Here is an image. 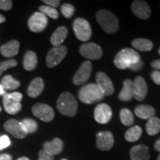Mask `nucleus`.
<instances>
[{
  "label": "nucleus",
  "instance_id": "obj_42",
  "mask_svg": "<svg viewBox=\"0 0 160 160\" xmlns=\"http://www.w3.org/2000/svg\"><path fill=\"white\" fill-rule=\"evenodd\" d=\"M151 67L153 68H154L157 71H160V59H157L153 61L151 64Z\"/></svg>",
  "mask_w": 160,
  "mask_h": 160
},
{
  "label": "nucleus",
  "instance_id": "obj_22",
  "mask_svg": "<svg viewBox=\"0 0 160 160\" xmlns=\"http://www.w3.org/2000/svg\"><path fill=\"white\" fill-rule=\"evenodd\" d=\"M68 33V31L67 28H65V26L59 27L51 35V43L53 45V47L62 45L67 37Z\"/></svg>",
  "mask_w": 160,
  "mask_h": 160
},
{
  "label": "nucleus",
  "instance_id": "obj_4",
  "mask_svg": "<svg viewBox=\"0 0 160 160\" xmlns=\"http://www.w3.org/2000/svg\"><path fill=\"white\" fill-rule=\"evenodd\" d=\"M140 59L139 53L131 48H124L121 50L116 56L114 65L120 70L129 68V67L137 62Z\"/></svg>",
  "mask_w": 160,
  "mask_h": 160
},
{
  "label": "nucleus",
  "instance_id": "obj_14",
  "mask_svg": "<svg viewBox=\"0 0 160 160\" xmlns=\"http://www.w3.org/2000/svg\"><path fill=\"white\" fill-rule=\"evenodd\" d=\"M112 117V110L108 105L102 103L94 110V119L99 124H107Z\"/></svg>",
  "mask_w": 160,
  "mask_h": 160
},
{
  "label": "nucleus",
  "instance_id": "obj_45",
  "mask_svg": "<svg viewBox=\"0 0 160 160\" xmlns=\"http://www.w3.org/2000/svg\"><path fill=\"white\" fill-rule=\"evenodd\" d=\"M5 21H6L5 17H4V16L2 15V14H0V24H1V23H3V22H5Z\"/></svg>",
  "mask_w": 160,
  "mask_h": 160
},
{
  "label": "nucleus",
  "instance_id": "obj_43",
  "mask_svg": "<svg viewBox=\"0 0 160 160\" xmlns=\"http://www.w3.org/2000/svg\"><path fill=\"white\" fill-rule=\"evenodd\" d=\"M13 157L8 153H2L0 154V160H12Z\"/></svg>",
  "mask_w": 160,
  "mask_h": 160
},
{
  "label": "nucleus",
  "instance_id": "obj_24",
  "mask_svg": "<svg viewBox=\"0 0 160 160\" xmlns=\"http://www.w3.org/2000/svg\"><path fill=\"white\" fill-rule=\"evenodd\" d=\"M136 116L142 119H149L154 117L156 111L153 107L148 105H141L137 106L134 110Z\"/></svg>",
  "mask_w": 160,
  "mask_h": 160
},
{
  "label": "nucleus",
  "instance_id": "obj_48",
  "mask_svg": "<svg viewBox=\"0 0 160 160\" xmlns=\"http://www.w3.org/2000/svg\"><path fill=\"white\" fill-rule=\"evenodd\" d=\"M157 160H160V154L158 156V157H157Z\"/></svg>",
  "mask_w": 160,
  "mask_h": 160
},
{
  "label": "nucleus",
  "instance_id": "obj_25",
  "mask_svg": "<svg viewBox=\"0 0 160 160\" xmlns=\"http://www.w3.org/2000/svg\"><path fill=\"white\" fill-rule=\"evenodd\" d=\"M38 64L37 56L32 51H28L25 53L23 60L24 68L26 71H31L36 68Z\"/></svg>",
  "mask_w": 160,
  "mask_h": 160
},
{
  "label": "nucleus",
  "instance_id": "obj_41",
  "mask_svg": "<svg viewBox=\"0 0 160 160\" xmlns=\"http://www.w3.org/2000/svg\"><path fill=\"white\" fill-rule=\"evenodd\" d=\"M43 2L47 4L48 6L51 8H57L59 5L60 1L59 0H43Z\"/></svg>",
  "mask_w": 160,
  "mask_h": 160
},
{
  "label": "nucleus",
  "instance_id": "obj_10",
  "mask_svg": "<svg viewBox=\"0 0 160 160\" xmlns=\"http://www.w3.org/2000/svg\"><path fill=\"white\" fill-rule=\"evenodd\" d=\"M92 72V64L90 61H85L78 69L73 78V82L76 85H81L89 79Z\"/></svg>",
  "mask_w": 160,
  "mask_h": 160
},
{
  "label": "nucleus",
  "instance_id": "obj_39",
  "mask_svg": "<svg viewBox=\"0 0 160 160\" xmlns=\"http://www.w3.org/2000/svg\"><path fill=\"white\" fill-rule=\"evenodd\" d=\"M143 67H144V62L142 61V59H140L139 61L137 62H136L133 64V65L130 66L129 69L133 71H138L142 69Z\"/></svg>",
  "mask_w": 160,
  "mask_h": 160
},
{
  "label": "nucleus",
  "instance_id": "obj_31",
  "mask_svg": "<svg viewBox=\"0 0 160 160\" xmlns=\"http://www.w3.org/2000/svg\"><path fill=\"white\" fill-rule=\"evenodd\" d=\"M22 124L24 129L27 132V133H33L37 131L38 124L35 120L32 119H25L21 122Z\"/></svg>",
  "mask_w": 160,
  "mask_h": 160
},
{
  "label": "nucleus",
  "instance_id": "obj_6",
  "mask_svg": "<svg viewBox=\"0 0 160 160\" xmlns=\"http://www.w3.org/2000/svg\"><path fill=\"white\" fill-rule=\"evenodd\" d=\"M67 53L68 49L65 45L52 48L46 57V65L50 68L56 67L65 59Z\"/></svg>",
  "mask_w": 160,
  "mask_h": 160
},
{
  "label": "nucleus",
  "instance_id": "obj_9",
  "mask_svg": "<svg viewBox=\"0 0 160 160\" xmlns=\"http://www.w3.org/2000/svg\"><path fill=\"white\" fill-rule=\"evenodd\" d=\"M79 53L82 57L91 60L99 59L102 57V50L97 44L93 42L84 44L80 47Z\"/></svg>",
  "mask_w": 160,
  "mask_h": 160
},
{
  "label": "nucleus",
  "instance_id": "obj_33",
  "mask_svg": "<svg viewBox=\"0 0 160 160\" xmlns=\"http://www.w3.org/2000/svg\"><path fill=\"white\" fill-rule=\"evenodd\" d=\"M75 11V8L71 4L65 3L63 4L61 7V12L62 15L67 19H70Z\"/></svg>",
  "mask_w": 160,
  "mask_h": 160
},
{
  "label": "nucleus",
  "instance_id": "obj_3",
  "mask_svg": "<svg viewBox=\"0 0 160 160\" xmlns=\"http://www.w3.org/2000/svg\"><path fill=\"white\" fill-rule=\"evenodd\" d=\"M78 97L82 102L90 105L101 101L105 98V95L97 84L90 83L79 89Z\"/></svg>",
  "mask_w": 160,
  "mask_h": 160
},
{
  "label": "nucleus",
  "instance_id": "obj_32",
  "mask_svg": "<svg viewBox=\"0 0 160 160\" xmlns=\"http://www.w3.org/2000/svg\"><path fill=\"white\" fill-rule=\"evenodd\" d=\"M39 11L47 17H49L53 19H57L59 18V12L54 8L49 7L48 5H42L39 7Z\"/></svg>",
  "mask_w": 160,
  "mask_h": 160
},
{
  "label": "nucleus",
  "instance_id": "obj_37",
  "mask_svg": "<svg viewBox=\"0 0 160 160\" xmlns=\"http://www.w3.org/2000/svg\"><path fill=\"white\" fill-rule=\"evenodd\" d=\"M13 6V2L11 0H0V9L3 11H9Z\"/></svg>",
  "mask_w": 160,
  "mask_h": 160
},
{
  "label": "nucleus",
  "instance_id": "obj_29",
  "mask_svg": "<svg viewBox=\"0 0 160 160\" xmlns=\"http://www.w3.org/2000/svg\"><path fill=\"white\" fill-rule=\"evenodd\" d=\"M0 85L2 86L4 90L12 91V90L17 89L20 86V82L18 80L15 79L12 76L7 75L2 79Z\"/></svg>",
  "mask_w": 160,
  "mask_h": 160
},
{
  "label": "nucleus",
  "instance_id": "obj_36",
  "mask_svg": "<svg viewBox=\"0 0 160 160\" xmlns=\"http://www.w3.org/2000/svg\"><path fill=\"white\" fill-rule=\"evenodd\" d=\"M38 160H54V156L50 154L42 149L39 152Z\"/></svg>",
  "mask_w": 160,
  "mask_h": 160
},
{
  "label": "nucleus",
  "instance_id": "obj_51",
  "mask_svg": "<svg viewBox=\"0 0 160 160\" xmlns=\"http://www.w3.org/2000/svg\"><path fill=\"white\" fill-rule=\"evenodd\" d=\"M62 160H68V159H62Z\"/></svg>",
  "mask_w": 160,
  "mask_h": 160
},
{
  "label": "nucleus",
  "instance_id": "obj_26",
  "mask_svg": "<svg viewBox=\"0 0 160 160\" xmlns=\"http://www.w3.org/2000/svg\"><path fill=\"white\" fill-rule=\"evenodd\" d=\"M132 46L138 51L148 52L151 51L153 44L151 40L146 39H135L132 41Z\"/></svg>",
  "mask_w": 160,
  "mask_h": 160
},
{
  "label": "nucleus",
  "instance_id": "obj_18",
  "mask_svg": "<svg viewBox=\"0 0 160 160\" xmlns=\"http://www.w3.org/2000/svg\"><path fill=\"white\" fill-rule=\"evenodd\" d=\"M64 148L62 140L59 138H55L52 141L46 142L43 144V150L50 154L55 156L62 153Z\"/></svg>",
  "mask_w": 160,
  "mask_h": 160
},
{
  "label": "nucleus",
  "instance_id": "obj_8",
  "mask_svg": "<svg viewBox=\"0 0 160 160\" xmlns=\"http://www.w3.org/2000/svg\"><path fill=\"white\" fill-rule=\"evenodd\" d=\"M48 23V19L44 13L36 12L28 19V28L32 32L39 33L46 28Z\"/></svg>",
  "mask_w": 160,
  "mask_h": 160
},
{
  "label": "nucleus",
  "instance_id": "obj_17",
  "mask_svg": "<svg viewBox=\"0 0 160 160\" xmlns=\"http://www.w3.org/2000/svg\"><path fill=\"white\" fill-rule=\"evenodd\" d=\"M130 158L131 160H150L148 148L144 145H136L130 151Z\"/></svg>",
  "mask_w": 160,
  "mask_h": 160
},
{
  "label": "nucleus",
  "instance_id": "obj_15",
  "mask_svg": "<svg viewBox=\"0 0 160 160\" xmlns=\"http://www.w3.org/2000/svg\"><path fill=\"white\" fill-rule=\"evenodd\" d=\"M133 82V98L138 101H143L148 93V85L145 80L142 77H137Z\"/></svg>",
  "mask_w": 160,
  "mask_h": 160
},
{
  "label": "nucleus",
  "instance_id": "obj_12",
  "mask_svg": "<svg viewBox=\"0 0 160 160\" xmlns=\"http://www.w3.org/2000/svg\"><path fill=\"white\" fill-rule=\"evenodd\" d=\"M114 144V139L111 132L99 131L97 133L96 145L98 149L107 151L112 148Z\"/></svg>",
  "mask_w": 160,
  "mask_h": 160
},
{
  "label": "nucleus",
  "instance_id": "obj_28",
  "mask_svg": "<svg viewBox=\"0 0 160 160\" xmlns=\"http://www.w3.org/2000/svg\"><path fill=\"white\" fill-rule=\"evenodd\" d=\"M146 131L150 136H154L160 131V119L158 117L150 118L146 125Z\"/></svg>",
  "mask_w": 160,
  "mask_h": 160
},
{
  "label": "nucleus",
  "instance_id": "obj_13",
  "mask_svg": "<svg viewBox=\"0 0 160 160\" xmlns=\"http://www.w3.org/2000/svg\"><path fill=\"white\" fill-rule=\"evenodd\" d=\"M97 85L105 96H111L114 92V86L110 78L103 72H98L96 74Z\"/></svg>",
  "mask_w": 160,
  "mask_h": 160
},
{
  "label": "nucleus",
  "instance_id": "obj_5",
  "mask_svg": "<svg viewBox=\"0 0 160 160\" xmlns=\"http://www.w3.org/2000/svg\"><path fill=\"white\" fill-rule=\"evenodd\" d=\"M73 29L76 37L80 41L87 42L91 39L92 30L90 24L83 18H77L73 23Z\"/></svg>",
  "mask_w": 160,
  "mask_h": 160
},
{
  "label": "nucleus",
  "instance_id": "obj_49",
  "mask_svg": "<svg viewBox=\"0 0 160 160\" xmlns=\"http://www.w3.org/2000/svg\"><path fill=\"white\" fill-rule=\"evenodd\" d=\"M159 55H160V48H159Z\"/></svg>",
  "mask_w": 160,
  "mask_h": 160
},
{
  "label": "nucleus",
  "instance_id": "obj_1",
  "mask_svg": "<svg viewBox=\"0 0 160 160\" xmlns=\"http://www.w3.org/2000/svg\"><path fill=\"white\" fill-rule=\"evenodd\" d=\"M57 108L61 114L73 117L77 113L78 103L73 94L69 92H64L58 98Z\"/></svg>",
  "mask_w": 160,
  "mask_h": 160
},
{
  "label": "nucleus",
  "instance_id": "obj_23",
  "mask_svg": "<svg viewBox=\"0 0 160 160\" xmlns=\"http://www.w3.org/2000/svg\"><path fill=\"white\" fill-rule=\"evenodd\" d=\"M133 81L131 79H125L123 82V88L119 93V99L122 102H129L133 98Z\"/></svg>",
  "mask_w": 160,
  "mask_h": 160
},
{
  "label": "nucleus",
  "instance_id": "obj_38",
  "mask_svg": "<svg viewBox=\"0 0 160 160\" xmlns=\"http://www.w3.org/2000/svg\"><path fill=\"white\" fill-rule=\"evenodd\" d=\"M151 77L153 82L157 84V85H160V71H159L154 70V71H152Z\"/></svg>",
  "mask_w": 160,
  "mask_h": 160
},
{
  "label": "nucleus",
  "instance_id": "obj_21",
  "mask_svg": "<svg viewBox=\"0 0 160 160\" xmlns=\"http://www.w3.org/2000/svg\"><path fill=\"white\" fill-rule=\"evenodd\" d=\"M3 105L5 111L11 115L17 114L21 111L22 104L13 100L9 97L8 93H6L3 97Z\"/></svg>",
  "mask_w": 160,
  "mask_h": 160
},
{
  "label": "nucleus",
  "instance_id": "obj_44",
  "mask_svg": "<svg viewBox=\"0 0 160 160\" xmlns=\"http://www.w3.org/2000/svg\"><path fill=\"white\" fill-rule=\"evenodd\" d=\"M154 149L157 151L160 152V138L155 142V144H154Z\"/></svg>",
  "mask_w": 160,
  "mask_h": 160
},
{
  "label": "nucleus",
  "instance_id": "obj_50",
  "mask_svg": "<svg viewBox=\"0 0 160 160\" xmlns=\"http://www.w3.org/2000/svg\"><path fill=\"white\" fill-rule=\"evenodd\" d=\"M2 111V108H1V106H0V112Z\"/></svg>",
  "mask_w": 160,
  "mask_h": 160
},
{
  "label": "nucleus",
  "instance_id": "obj_30",
  "mask_svg": "<svg viewBox=\"0 0 160 160\" xmlns=\"http://www.w3.org/2000/svg\"><path fill=\"white\" fill-rule=\"evenodd\" d=\"M119 118L122 123L125 126H131L134 122V117L133 113L128 108H123L120 111Z\"/></svg>",
  "mask_w": 160,
  "mask_h": 160
},
{
  "label": "nucleus",
  "instance_id": "obj_20",
  "mask_svg": "<svg viewBox=\"0 0 160 160\" xmlns=\"http://www.w3.org/2000/svg\"><path fill=\"white\" fill-rule=\"evenodd\" d=\"M45 88V83L42 78H35L28 88V94L31 98H37L41 94Z\"/></svg>",
  "mask_w": 160,
  "mask_h": 160
},
{
  "label": "nucleus",
  "instance_id": "obj_11",
  "mask_svg": "<svg viewBox=\"0 0 160 160\" xmlns=\"http://www.w3.org/2000/svg\"><path fill=\"white\" fill-rule=\"evenodd\" d=\"M4 128L6 131L17 139H24L28 135L27 132L24 129L22 124L17 119H11L8 120L4 125Z\"/></svg>",
  "mask_w": 160,
  "mask_h": 160
},
{
  "label": "nucleus",
  "instance_id": "obj_7",
  "mask_svg": "<svg viewBox=\"0 0 160 160\" xmlns=\"http://www.w3.org/2000/svg\"><path fill=\"white\" fill-rule=\"evenodd\" d=\"M32 113L42 121L45 122H51L54 118V111L51 106L46 104L37 103L32 108Z\"/></svg>",
  "mask_w": 160,
  "mask_h": 160
},
{
  "label": "nucleus",
  "instance_id": "obj_19",
  "mask_svg": "<svg viewBox=\"0 0 160 160\" xmlns=\"http://www.w3.org/2000/svg\"><path fill=\"white\" fill-rule=\"evenodd\" d=\"M19 50V42L17 40H11L0 47V53L3 57L11 58L18 54Z\"/></svg>",
  "mask_w": 160,
  "mask_h": 160
},
{
  "label": "nucleus",
  "instance_id": "obj_16",
  "mask_svg": "<svg viewBox=\"0 0 160 160\" xmlns=\"http://www.w3.org/2000/svg\"><path fill=\"white\" fill-rule=\"evenodd\" d=\"M131 10L136 17L141 19H147L151 16V10L147 2L136 0L131 5Z\"/></svg>",
  "mask_w": 160,
  "mask_h": 160
},
{
  "label": "nucleus",
  "instance_id": "obj_47",
  "mask_svg": "<svg viewBox=\"0 0 160 160\" xmlns=\"http://www.w3.org/2000/svg\"><path fill=\"white\" fill-rule=\"evenodd\" d=\"M17 160H30L28 158V157H20L19 159H17Z\"/></svg>",
  "mask_w": 160,
  "mask_h": 160
},
{
  "label": "nucleus",
  "instance_id": "obj_35",
  "mask_svg": "<svg viewBox=\"0 0 160 160\" xmlns=\"http://www.w3.org/2000/svg\"><path fill=\"white\" fill-rule=\"evenodd\" d=\"M11 145V140L9 137L6 135H2L0 137V151L9 147Z\"/></svg>",
  "mask_w": 160,
  "mask_h": 160
},
{
  "label": "nucleus",
  "instance_id": "obj_27",
  "mask_svg": "<svg viewBox=\"0 0 160 160\" xmlns=\"http://www.w3.org/2000/svg\"><path fill=\"white\" fill-rule=\"evenodd\" d=\"M142 134V130L139 126H133L128 130L125 133V138L129 142H134L139 140Z\"/></svg>",
  "mask_w": 160,
  "mask_h": 160
},
{
  "label": "nucleus",
  "instance_id": "obj_34",
  "mask_svg": "<svg viewBox=\"0 0 160 160\" xmlns=\"http://www.w3.org/2000/svg\"><path fill=\"white\" fill-rule=\"evenodd\" d=\"M17 65V62L15 59H9L7 61H3L0 62V76L6 70L16 67Z\"/></svg>",
  "mask_w": 160,
  "mask_h": 160
},
{
  "label": "nucleus",
  "instance_id": "obj_40",
  "mask_svg": "<svg viewBox=\"0 0 160 160\" xmlns=\"http://www.w3.org/2000/svg\"><path fill=\"white\" fill-rule=\"evenodd\" d=\"M9 97L11 98L12 99L14 100L16 102H20L22 99V94L19 92H13V93H8Z\"/></svg>",
  "mask_w": 160,
  "mask_h": 160
},
{
  "label": "nucleus",
  "instance_id": "obj_46",
  "mask_svg": "<svg viewBox=\"0 0 160 160\" xmlns=\"http://www.w3.org/2000/svg\"><path fill=\"white\" fill-rule=\"evenodd\" d=\"M5 90L2 88V86L0 85V95H5Z\"/></svg>",
  "mask_w": 160,
  "mask_h": 160
},
{
  "label": "nucleus",
  "instance_id": "obj_2",
  "mask_svg": "<svg viewBox=\"0 0 160 160\" xmlns=\"http://www.w3.org/2000/svg\"><path fill=\"white\" fill-rule=\"evenodd\" d=\"M96 17L98 23L105 33L112 34L117 33L119 30V20L112 12L105 9L99 10Z\"/></svg>",
  "mask_w": 160,
  "mask_h": 160
}]
</instances>
